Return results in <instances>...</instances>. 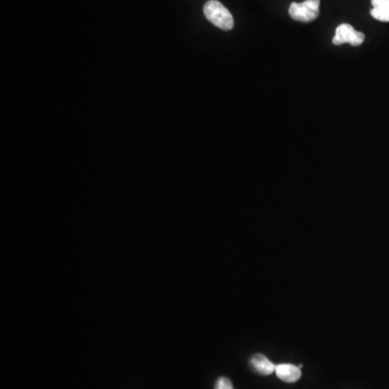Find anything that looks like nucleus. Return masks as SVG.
I'll use <instances>...</instances> for the list:
<instances>
[{
  "mask_svg": "<svg viewBox=\"0 0 389 389\" xmlns=\"http://www.w3.org/2000/svg\"><path fill=\"white\" fill-rule=\"evenodd\" d=\"M321 0H305L304 3H292L289 8V14L295 21L309 23L319 16Z\"/></svg>",
  "mask_w": 389,
  "mask_h": 389,
  "instance_id": "obj_2",
  "label": "nucleus"
},
{
  "mask_svg": "<svg viewBox=\"0 0 389 389\" xmlns=\"http://www.w3.org/2000/svg\"><path fill=\"white\" fill-rule=\"evenodd\" d=\"M364 34L361 32H358L355 28H352L349 24H341L337 28L335 36L333 38V44L335 46H341L344 44H349L352 46L357 47L364 44Z\"/></svg>",
  "mask_w": 389,
  "mask_h": 389,
  "instance_id": "obj_3",
  "label": "nucleus"
},
{
  "mask_svg": "<svg viewBox=\"0 0 389 389\" xmlns=\"http://www.w3.org/2000/svg\"><path fill=\"white\" fill-rule=\"evenodd\" d=\"M371 16L381 22H389V0H372Z\"/></svg>",
  "mask_w": 389,
  "mask_h": 389,
  "instance_id": "obj_6",
  "label": "nucleus"
},
{
  "mask_svg": "<svg viewBox=\"0 0 389 389\" xmlns=\"http://www.w3.org/2000/svg\"><path fill=\"white\" fill-rule=\"evenodd\" d=\"M205 18L213 25L223 30H231L234 28V18L225 6L217 0H209L203 7Z\"/></svg>",
  "mask_w": 389,
  "mask_h": 389,
  "instance_id": "obj_1",
  "label": "nucleus"
},
{
  "mask_svg": "<svg viewBox=\"0 0 389 389\" xmlns=\"http://www.w3.org/2000/svg\"><path fill=\"white\" fill-rule=\"evenodd\" d=\"M215 389H234L233 383L229 378H220L215 384Z\"/></svg>",
  "mask_w": 389,
  "mask_h": 389,
  "instance_id": "obj_7",
  "label": "nucleus"
},
{
  "mask_svg": "<svg viewBox=\"0 0 389 389\" xmlns=\"http://www.w3.org/2000/svg\"><path fill=\"white\" fill-rule=\"evenodd\" d=\"M275 373L281 381L287 383L297 382L302 376L301 368L291 364H278V366H276Z\"/></svg>",
  "mask_w": 389,
  "mask_h": 389,
  "instance_id": "obj_4",
  "label": "nucleus"
},
{
  "mask_svg": "<svg viewBox=\"0 0 389 389\" xmlns=\"http://www.w3.org/2000/svg\"><path fill=\"white\" fill-rule=\"evenodd\" d=\"M252 369L261 376H270L276 371V366L262 354H256L250 360Z\"/></svg>",
  "mask_w": 389,
  "mask_h": 389,
  "instance_id": "obj_5",
  "label": "nucleus"
}]
</instances>
